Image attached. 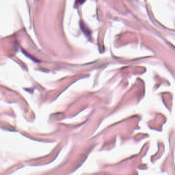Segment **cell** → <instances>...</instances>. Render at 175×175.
Returning a JSON list of instances; mask_svg holds the SVG:
<instances>
[{"label":"cell","instance_id":"6da1fadb","mask_svg":"<svg viewBox=\"0 0 175 175\" xmlns=\"http://www.w3.org/2000/svg\"><path fill=\"white\" fill-rule=\"evenodd\" d=\"M85 1L86 0H76V2H77V3L82 4L84 3Z\"/></svg>","mask_w":175,"mask_h":175}]
</instances>
